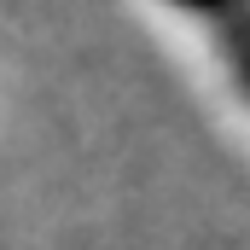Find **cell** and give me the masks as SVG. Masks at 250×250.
I'll list each match as a JSON object with an SVG mask.
<instances>
[{"mask_svg": "<svg viewBox=\"0 0 250 250\" xmlns=\"http://www.w3.org/2000/svg\"><path fill=\"white\" fill-rule=\"evenodd\" d=\"M169 6L192 12V18L209 29V41H215L221 64L233 70L239 93L250 99V0H169Z\"/></svg>", "mask_w": 250, "mask_h": 250, "instance_id": "6da1fadb", "label": "cell"}]
</instances>
